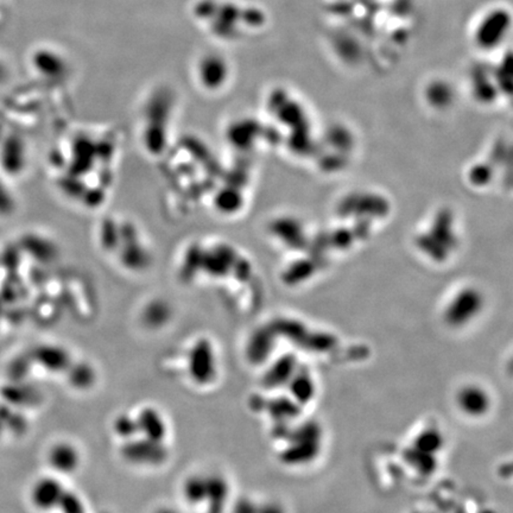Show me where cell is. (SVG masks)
Listing matches in <instances>:
<instances>
[{
  "label": "cell",
  "instance_id": "6da1fadb",
  "mask_svg": "<svg viewBox=\"0 0 513 513\" xmlns=\"http://www.w3.org/2000/svg\"><path fill=\"white\" fill-rule=\"evenodd\" d=\"M454 404L462 416L470 420H482L493 409V397L484 385L470 381L457 388Z\"/></svg>",
  "mask_w": 513,
  "mask_h": 513
},
{
  "label": "cell",
  "instance_id": "7a4b0ae2",
  "mask_svg": "<svg viewBox=\"0 0 513 513\" xmlns=\"http://www.w3.org/2000/svg\"><path fill=\"white\" fill-rule=\"evenodd\" d=\"M511 28V14L505 9H493L484 14L474 31V41L481 49L498 48Z\"/></svg>",
  "mask_w": 513,
  "mask_h": 513
},
{
  "label": "cell",
  "instance_id": "3957f363",
  "mask_svg": "<svg viewBox=\"0 0 513 513\" xmlns=\"http://www.w3.org/2000/svg\"><path fill=\"white\" fill-rule=\"evenodd\" d=\"M188 372L195 384L206 386L217 375V356L213 343L208 338H199L188 354Z\"/></svg>",
  "mask_w": 513,
  "mask_h": 513
},
{
  "label": "cell",
  "instance_id": "277c9868",
  "mask_svg": "<svg viewBox=\"0 0 513 513\" xmlns=\"http://www.w3.org/2000/svg\"><path fill=\"white\" fill-rule=\"evenodd\" d=\"M290 443L281 452L286 463L311 461L320 452L321 429L315 423H306L294 430Z\"/></svg>",
  "mask_w": 513,
  "mask_h": 513
},
{
  "label": "cell",
  "instance_id": "5b68a950",
  "mask_svg": "<svg viewBox=\"0 0 513 513\" xmlns=\"http://www.w3.org/2000/svg\"><path fill=\"white\" fill-rule=\"evenodd\" d=\"M120 454L128 462L139 466H160L169 456L162 442L151 441L145 437H133L125 442Z\"/></svg>",
  "mask_w": 513,
  "mask_h": 513
},
{
  "label": "cell",
  "instance_id": "8992f818",
  "mask_svg": "<svg viewBox=\"0 0 513 513\" xmlns=\"http://www.w3.org/2000/svg\"><path fill=\"white\" fill-rule=\"evenodd\" d=\"M64 491L66 489L56 477H41L32 486L30 499L36 509L49 511L57 507Z\"/></svg>",
  "mask_w": 513,
  "mask_h": 513
},
{
  "label": "cell",
  "instance_id": "52a82bcc",
  "mask_svg": "<svg viewBox=\"0 0 513 513\" xmlns=\"http://www.w3.org/2000/svg\"><path fill=\"white\" fill-rule=\"evenodd\" d=\"M80 452L78 448L68 442H58L50 448L48 462L58 473L71 474L80 466Z\"/></svg>",
  "mask_w": 513,
  "mask_h": 513
},
{
  "label": "cell",
  "instance_id": "ba28073f",
  "mask_svg": "<svg viewBox=\"0 0 513 513\" xmlns=\"http://www.w3.org/2000/svg\"><path fill=\"white\" fill-rule=\"evenodd\" d=\"M135 418L138 423L139 434H142V437L163 443L167 436V428L162 413L158 410L146 406L139 411L138 416Z\"/></svg>",
  "mask_w": 513,
  "mask_h": 513
},
{
  "label": "cell",
  "instance_id": "9c48e42d",
  "mask_svg": "<svg viewBox=\"0 0 513 513\" xmlns=\"http://www.w3.org/2000/svg\"><path fill=\"white\" fill-rule=\"evenodd\" d=\"M33 356L39 365H42L46 370L55 372V373L67 372L68 368L73 363L69 352L60 346H41L36 349Z\"/></svg>",
  "mask_w": 513,
  "mask_h": 513
},
{
  "label": "cell",
  "instance_id": "30bf717a",
  "mask_svg": "<svg viewBox=\"0 0 513 513\" xmlns=\"http://www.w3.org/2000/svg\"><path fill=\"white\" fill-rule=\"evenodd\" d=\"M206 504L208 513H224L229 497V484L224 477L214 474L206 477Z\"/></svg>",
  "mask_w": 513,
  "mask_h": 513
},
{
  "label": "cell",
  "instance_id": "8fae6325",
  "mask_svg": "<svg viewBox=\"0 0 513 513\" xmlns=\"http://www.w3.org/2000/svg\"><path fill=\"white\" fill-rule=\"evenodd\" d=\"M297 370L299 368L296 366L295 361L290 356L279 358L271 365L266 373L264 374V385L266 388H274V386L277 388L281 385L289 384V381L291 380Z\"/></svg>",
  "mask_w": 513,
  "mask_h": 513
},
{
  "label": "cell",
  "instance_id": "7c38bea8",
  "mask_svg": "<svg viewBox=\"0 0 513 513\" xmlns=\"http://www.w3.org/2000/svg\"><path fill=\"white\" fill-rule=\"evenodd\" d=\"M272 351V341L270 336L265 331H259L249 338L246 348V356L249 363L254 365L263 363L270 356Z\"/></svg>",
  "mask_w": 513,
  "mask_h": 513
},
{
  "label": "cell",
  "instance_id": "4fadbf2b",
  "mask_svg": "<svg viewBox=\"0 0 513 513\" xmlns=\"http://www.w3.org/2000/svg\"><path fill=\"white\" fill-rule=\"evenodd\" d=\"M68 380L78 390H87L95 384L96 373L89 363H71L67 370Z\"/></svg>",
  "mask_w": 513,
  "mask_h": 513
},
{
  "label": "cell",
  "instance_id": "5bb4252c",
  "mask_svg": "<svg viewBox=\"0 0 513 513\" xmlns=\"http://www.w3.org/2000/svg\"><path fill=\"white\" fill-rule=\"evenodd\" d=\"M183 497L189 505H199L206 502L207 481L206 477L200 475L189 477L183 484Z\"/></svg>",
  "mask_w": 513,
  "mask_h": 513
},
{
  "label": "cell",
  "instance_id": "9a60e30c",
  "mask_svg": "<svg viewBox=\"0 0 513 513\" xmlns=\"http://www.w3.org/2000/svg\"><path fill=\"white\" fill-rule=\"evenodd\" d=\"M113 430L119 437L123 438L125 441L135 437L137 435H139L137 418L132 417L131 415H128V413H121L114 420Z\"/></svg>",
  "mask_w": 513,
  "mask_h": 513
},
{
  "label": "cell",
  "instance_id": "2e32d148",
  "mask_svg": "<svg viewBox=\"0 0 513 513\" xmlns=\"http://www.w3.org/2000/svg\"><path fill=\"white\" fill-rule=\"evenodd\" d=\"M57 507L63 513H86L81 498L74 492L64 491Z\"/></svg>",
  "mask_w": 513,
  "mask_h": 513
},
{
  "label": "cell",
  "instance_id": "e0dca14e",
  "mask_svg": "<svg viewBox=\"0 0 513 513\" xmlns=\"http://www.w3.org/2000/svg\"><path fill=\"white\" fill-rule=\"evenodd\" d=\"M304 388H308V390H296L294 393L296 400H309L310 393H313L314 390H309V388H314V383L309 377H306L304 379ZM303 379L299 377V370L296 372L295 375L291 378V380L289 381V385H291L292 388H299L302 385Z\"/></svg>",
  "mask_w": 513,
  "mask_h": 513
},
{
  "label": "cell",
  "instance_id": "ac0fdd59",
  "mask_svg": "<svg viewBox=\"0 0 513 513\" xmlns=\"http://www.w3.org/2000/svg\"><path fill=\"white\" fill-rule=\"evenodd\" d=\"M167 317L169 314L164 310L163 306H152L146 310L145 322L150 327H160L167 320Z\"/></svg>",
  "mask_w": 513,
  "mask_h": 513
},
{
  "label": "cell",
  "instance_id": "d6986e66",
  "mask_svg": "<svg viewBox=\"0 0 513 513\" xmlns=\"http://www.w3.org/2000/svg\"><path fill=\"white\" fill-rule=\"evenodd\" d=\"M258 509H259V504H256L254 500L251 498H239L233 505V513H258Z\"/></svg>",
  "mask_w": 513,
  "mask_h": 513
},
{
  "label": "cell",
  "instance_id": "ffe728a7",
  "mask_svg": "<svg viewBox=\"0 0 513 513\" xmlns=\"http://www.w3.org/2000/svg\"><path fill=\"white\" fill-rule=\"evenodd\" d=\"M258 513H286L284 506L276 502H263L259 505Z\"/></svg>",
  "mask_w": 513,
  "mask_h": 513
},
{
  "label": "cell",
  "instance_id": "44dd1931",
  "mask_svg": "<svg viewBox=\"0 0 513 513\" xmlns=\"http://www.w3.org/2000/svg\"><path fill=\"white\" fill-rule=\"evenodd\" d=\"M156 513H180L178 511H176L175 509H171V507H160V509H157Z\"/></svg>",
  "mask_w": 513,
  "mask_h": 513
}]
</instances>
